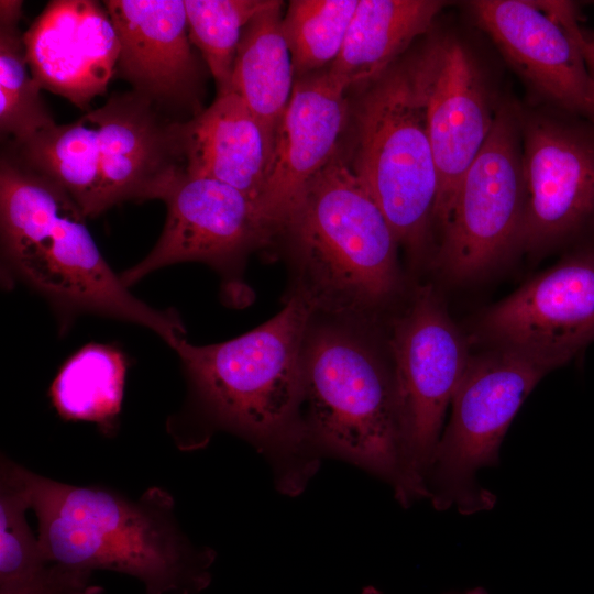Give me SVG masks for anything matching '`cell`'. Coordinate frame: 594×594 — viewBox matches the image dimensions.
<instances>
[{"instance_id":"6da1fadb","label":"cell","mask_w":594,"mask_h":594,"mask_svg":"<svg viewBox=\"0 0 594 594\" xmlns=\"http://www.w3.org/2000/svg\"><path fill=\"white\" fill-rule=\"evenodd\" d=\"M293 292L283 309L257 328L226 342L175 351L189 380L195 411L215 429L249 441L268 460L277 488L295 496L316 473L320 457L304 424V348L315 316Z\"/></svg>"},{"instance_id":"7a4b0ae2","label":"cell","mask_w":594,"mask_h":594,"mask_svg":"<svg viewBox=\"0 0 594 594\" xmlns=\"http://www.w3.org/2000/svg\"><path fill=\"white\" fill-rule=\"evenodd\" d=\"M45 558L92 575L106 570L139 580L145 594H199L211 582L216 551L183 531L166 490L138 499L101 486L54 481L22 466Z\"/></svg>"},{"instance_id":"3957f363","label":"cell","mask_w":594,"mask_h":594,"mask_svg":"<svg viewBox=\"0 0 594 594\" xmlns=\"http://www.w3.org/2000/svg\"><path fill=\"white\" fill-rule=\"evenodd\" d=\"M280 233L294 264L293 292L315 314L358 321L400 289L396 235L340 150L307 184Z\"/></svg>"},{"instance_id":"277c9868","label":"cell","mask_w":594,"mask_h":594,"mask_svg":"<svg viewBox=\"0 0 594 594\" xmlns=\"http://www.w3.org/2000/svg\"><path fill=\"white\" fill-rule=\"evenodd\" d=\"M314 320V319H312ZM304 424L322 457H336L388 483L403 482V435L392 367L358 331L322 324L304 348Z\"/></svg>"},{"instance_id":"5b68a950","label":"cell","mask_w":594,"mask_h":594,"mask_svg":"<svg viewBox=\"0 0 594 594\" xmlns=\"http://www.w3.org/2000/svg\"><path fill=\"white\" fill-rule=\"evenodd\" d=\"M361 89L349 165L399 245L421 257L433 226L438 173L409 58H399Z\"/></svg>"},{"instance_id":"8992f818","label":"cell","mask_w":594,"mask_h":594,"mask_svg":"<svg viewBox=\"0 0 594 594\" xmlns=\"http://www.w3.org/2000/svg\"><path fill=\"white\" fill-rule=\"evenodd\" d=\"M554 369L542 359L507 349L470 356L426 480L435 509L454 508L463 516L493 509L496 496L480 485L477 472L499 464L501 446L515 416Z\"/></svg>"},{"instance_id":"52a82bcc","label":"cell","mask_w":594,"mask_h":594,"mask_svg":"<svg viewBox=\"0 0 594 594\" xmlns=\"http://www.w3.org/2000/svg\"><path fill=\"white\" fill-rule=\"evenodd\" d=\"M388 346L403 435L404 507L427 498L426 480L447 410L470 360L468 343L431 285L392 324Z\"/></svg>"},{"instance_id":"ba28073f","label":"cell","mask_w":594,"mask_h":594,"mask_svg":"<svg viewBox=\"0 0 594 594\" xmlns=\"http://www.w3.org/2000/svg\"><path fill=\"white\" fill-rule=\"evenodd\" d=\"M527 201L518 110H496L492 130L459 184L436 255L448 277L482 275L520 245Z\"/></svg>"},{"instance_id":"9c48e42d","label":"cell","mask_w":594,"mask_h":594,"mask_svg":"<svg viewBox=\"0 0 594 594\" xmlns=\"http://www.w3.org/2000/svg\"><path fill=\"white\" fill-rule=\"evenodd\" d=\"M167 206L153 250L120 278L130 287L151 272L180 262H204L237 278L248 255L277 234L257 202L216 179L179 169L161 188Z\"/></svg>"},{"instance_id":"30bf717a","label":"cell","mask_w":594,"mask_h":594,"mask_svg":"<svg viewBox=\"0 0 594 594\" xmlns=\"http://www.w3.org/2000/svg\"><path fill=\"white\" fill-rule=\"evenodd\" d=\"M438 173L433 224H447L465 170L484 145L496 110L482 68L454 35H439L408 56Z\"/></svg>"},{"instance_id":"8fae6325","label":"cell","mask_w":594,"mask_h":594,"mask_svg":"<svg viewBox=\"0 0 594 594\" xmlns=\"http://www.w3.org/2000/svg\"><path fill=\"white\" fill-rule=\"evenodd\" d=\"M468 8L508 64L538 94L594 124V78L571 3L476 0Z\"/></svg>"},{"instance_id":"7c38bea8","label":"cell","mask_w":594,"mask_h":594,"mask_svg":"<svg viewBox=\"0 0 594 594\" xmlns=\"http://www.w3.org/2000/svg\"><path fill=\"white\" fill-rule=\"evenodd\" d=\"M479 336L554 367L594 341V250L578 252L485 311Z\"/></svg>"},{"instance_id":"4fadbf2b","label":"cell","mask_w":594,"mask_h":594,"mask_svg":"<svg viewBox=\"0 0 594 594\" xmlns=\"http://www.w3.org/2000/svg\"><path fill=\"white\" fill-rule=\"evenodd\" d=\"M527 201L520 245L539 249L594 217V144L541 116H520Z\"/></svg>"},{"instance_id":"5bb4252c","label":"cell","mask_w":594,"mask_h":594,"mask_svg":"<svg viewBox=\"0 0 594 594\" xmlns=\"http://www.w3.org/2000/svg\"><path fill=\"white\" fill-rule=\"evenodd\" d=\"M36 84L87 109L103 95L117 69L119 38L105 6L92 0H53L23 33Z\"/></svg>"},{"instance_id":"9a60e30c","label":"cell","mask_w":594,"mask_h":594,"mask_svg":"<svg viewBox=\"0 0 594 594\" xmlns=\"http://www.w3.org/2000/svg\"><path fill=\"white\" fill-rule=\"evenodd\" d=\"M348 91L328 68L295 79L258 201L277 234L307 184L339 151L349 114Z\"/></svg>"},{"instance_id":"2e32d148","label":"cell","mask_w":594,"mask_h":594,"mask_svg":"<svg viewBox=\"0 0 594 594\" xmlns=\"http://www.w3.org/2000/svg\"><path fill=\"white\" fill-rule=\"evenodd\" d=\"M114 25L119 75L157 107H194L200 66L193 52L184 0L103 1Z\"/></svg>"},{"instance_id":"e0dca14e","label":"cell","mask_w":594,"mask_h":594,"mask_svg":"<svg viewBox=\"0 0 594 594\" xmlns=\"http://www.w3.org/2000/svg\"><path fill=\"white\" fill-rule=\"evenodd\" d=\"M89 113L98 128L106 210L124 200L157 199L183 169L175 122H164L154 105L135 92L113 96Z\"/></svg>"},{"instance_id":"ac0fdd59","label":"cell","mask_w":594,"mask_h":594,"mask_svg":"<svg viewBox=\"0 0 594 594\" xmlns=\"http://www.w3.org/2000/svg\"><path fill=\"white\" fill-rule=\"evenodd\" d=\"M174 135L185 173L224 183L258 204L273 146L239 95H217L206 110L176 121Z\"/></svg>"},{"instance_id":"d6986e66","label":"cell","mask_w":594,"mask_h":594,"mask_svg":"<svg viewBox=\"0 0 594 594\" xmlns=\"http://www.w3.org/2000/svg\"><path fill=\"white\" fill-rule=\"evenodd\" d=\"M22 466L0 463V594H102L91 576L50 562L26 520L30 498Z\"/></svg>"},{"instance_id":"ffe728a7","label":"cell","mask_w":594,"mask_h":594,"mask_svg":"<svg viewBox=\"0 0 594 594\" xmlns=\"http://www.w3.org/2000/svg\"><path fill=\"white\" fill-rule=\"evenodd\" d=\"M447 4L438 0H359L339 56L328 67L345 89L363 88L426 33Z\"/></svg>"},{"instance_id":"44dd1931","label":"cell","mask_w":594,"mask_h":594,"mask_svg":"<svg viewBox=\"0 0 594 594\" xmlns=\"http://www.w3.org/2000/svg\"><path fill=\"white\" fill-rule=\"evenodd\" d=\"M283 4L271 0L244 28L230 89L255 116L273 147L295 84L292 55L283 32Z\"/></svg>"},{"instance_id":"7402d4cb","label":"cell","mask_w":594,"mask_h":594,"mask_svg":"<svg viewBox=\"0 0 594 594\" xmlns=\"http://www.w3.org/2000/svg\"><path fill=\"white\" fill-rule=\"evenodd\" d=\"M15 146L14 157L64 189L85 218L106 210L98 128L89 112L76 122L45 129Z\"/></svg>"},{"instance_id":"603a6c76","label":"cell","mask_w":594,"mask_h":594,"mask_svg":"<svg viewBox=\"0 0 594 594\" xmlns=\"http://www.w3.org/2000/svg\"><path fill=\"white\" fill-rule=\"evenodd\" d=\"M127 361L117 349L91 343L81 348L58 371L50 397L67 421H88L110 435L121 411Z\"/></svg>"},{"instance_id":"cb8c5ba5","label":"cell","mask_w":594,"mask_h":594,"mask_svg":"<svg viewBox=\"0 0 594 594\" xmlns=\"http://www.w3.org/2000/svg\"><path fill=\"white\" fill-rule=\"evenodd\" d=\"M359 0H292L283 32L295 79L328 68L344 44Z\"/></svg>"},{"instance_id":"d4e9b609","label":"cell","mask_w":594,"mask_h":594,"mask_svg":"<svg viewBox=\"0 0 594 594\" xmlns=\"http://www.w3.org/2000/svg\"><path fill=\"white\" fill-rule=\"evenodd\" d=\"M271 0H185L188 33L212 74L218 94L229 92L246 24Z\"/></svg>"},{"instance_id":"484cf974","label":"cell","mask_w":594,"mask_h":594,"mask_svg":"<svg viewBox=\"0 0 594 594\" xmlns=\"http://www.w3.org/2000/svg\"><path fill=\"white\" fill-rule=\"evenodd\" d=\"M19 22L0 21V130L20 144L55 122L29 73Z\"/></svg>"},{"instance_id":"4316f807","label":"cell","mask_w":594,"mask_h":594,"mask_svg":"<svg viewBox=\"0 0 594 594\" xmlns=\"http://www.w3.org/2000/svg\"><path fill=\"white\" fill-rule=\"evenodd\" d=\"M581 45H582V50L586 58L590 72L594 78V37H590L587 34L583 32V35L581 38Z\"/></svg>"},{"instance_id":"83f0119b","label":"cell","mask_w":594,"mask_h":594,"mask_svg":"<svg viewBox=\"0 0 594 594\" xmlns=\"http://www.w3.org/2000/svg\"><path fill=\"white\" fill-rule=\"evenodd\" d=\"M362 594H383L378 588L373 586H366L363 588ZM442 594H487L482 587L468 588L462 591L451 590Z\"/></svg>"}]
</instances>
